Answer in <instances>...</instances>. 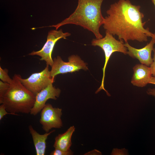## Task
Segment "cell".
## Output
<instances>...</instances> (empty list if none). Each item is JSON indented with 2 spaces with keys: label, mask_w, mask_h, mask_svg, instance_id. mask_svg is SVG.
I'll return each instance as SVG.
<instances>
[{
  "label": "cell",
  "mask_w": 155,
  "mask_h": 155,
  "mask_svg": "<svg viewBox=\"0 0 155 155\" xmlns=\"http://www.w3.org/2000/svg\"><path fill=\"white\" fill-rule=\"evenodd\" d=\"M140 8V6L132 4L129 0H119L106 11L104 28L125 43L129 40L147 41L153 33L149 28L144 27L146 22H143L144 15Z\"/></svg>",
  "instance_id": "6da1fadb"
},
{
  "label": "cell",
  "mask_w": 155,
  "mask_h": 155,
  "mask_svg": "<svg viewBox=\"0 0 155 155\" xmlns=\"http://www.w3.org/2000/svg\"><path fill=\"white\" fill-rule=\"evenodd\" d=\"M104 0H78V6L74 12L61 22L49 26L57 30L61 26L67 24L80 26L91 32L96 38L103 37L100 32V27L103 24L104 18L102 13L101 7Z\"/></svg>",
  "instance_id": "7a4b0ae2"
},
{
  "label": "cell",
  "mask_w": 155,
  "mask_h": 155,
  "mask_svg": "<svg viewBox=\"0 0 155 155\" xmlns=\"http://www.w3.org/2000/svg\"><path fill=\"white\" fill-rule=\"evenodd\" d=\"M20 75H14L9 88L0 96V104H4L9 113L29 114L34 105L36 95L21 83Z\"/></svg>",
  "instance_id": "3957f363"
},
{
  "label": "cell",
  "mask_w": 155,
  "mask_h": 155,
  "mask_svg": "<svg viewBox=\"0 0 155 155\" xmlns=\"http://www.w3.org/2000/svg\"><path fill=\"white\" fill-rule=\"evenodd\" d=\"M124 44L123 41L117 40L113 35L106 31L105 32V35L104 37L99 39H93L92 40V45L100 47L104 52L105 57V62L102 68L103 76L101 84L96 92V94L103 90L105 91L108 96H110L105 89L104 86L106 66L111 56L113 53L119 52L125 55L127 54V49L125 46Z\"/></svg>",
  "instance_id": "277c9868"
},
{
  "label": "cell",
  "mask_w": 155,
  "mask_h": 155,
  "mask_svg": "<svg viewBox=\"0 0 155 155\" xmlns=\"http://www.w3.org/2000/svg\"><path fill=\"white\" fill-rule=\"evenodd\" d=\"M68 61L65 62L61 57L57 56L53 60V63L50 71V76L53 80L60 74L72 73L80 69H88L86 63L77 55H72L68 58Z\"/></svg>",
  "instance_id": "5b68a950"
},
{
  "label": "cell",
  "mask_w": 155,
  "mask_h": 155,
  "mask_svg": "<svg viewBox=\"0 0 155 155\" xmlns=\"http://www.w3.org/2000/svg\"><path fill=\"white\" fill-rule=\"evenodd\" d=\"M71 35V33L68 32H63L61 29L59 30H51L49 32L46 41L41 49L38 51H33L29 55L40 56V60L44 61L46 65L52 67L54 62L52 54L55 43L60 39H65Z\"/></svg>",
  "instance_id": "8992f818"
},
{
  "label": "cell",
  "mask_w": 155,
  "mask_h": 155,
  "mask_svg": "<svg viewBox=\"0 0 155 155\" xmlns=\"http://www.w3.org/2000/svg\"><path fill=\"white\" fill-rule=\"evenodd\" d=\"M49 66L46 65L43 70L32 74L26 79L22 78L20 75L19 78L20 81L28 90L36 95L42 90L54 82V80L51 77Z\"/></svg>",
  "instance_id": "52a82bcc"
},
{
  "label": "cell",
  "mask_w": 155,
  "mask_h": 155,
  "mask_svg": "<svg viewBox=\"0 0 155 155\" xmlns=\"http://www.w3.org/2000/svg\"><path fill=\"white\" fill-rule=\"evenodd\" d=\"M62 110L53 107L49 103L46 104L41 111L39 122L45 132H49L52 129H59L63 126L61 119Z\"/></svg>",
  "instance_id": "ba28073f"
},
{
  "label": "cell",
  "mask_w": 155,
  "mask_h": 155,
  "mask_svg": "<svg viewBox=\"0 0 155 155\" xmlns=\"http://www.w3.org/2000/svg\"><path fill=\"white\" fill-rule=\"evenodd\" d=\"M52 84H49L36 95L35 101L31 111L30 114L34 116L36 115L45 106L48 100H56L59 97L61 90L58 88H55Z\"/></svg>",
  "instance_id": "9c48e42d"
},
{
  "label": "cell",
  "mask_w": 155,
  "mask_h": 155,
  "mask_svg": "<svg viewBox=\"0 0 155 155\" xmlns=\"http://www.w3.org/2000/svg\"><path fill=\"white\" fill-rule=\"evenodd\" d=\"M155 44L154 39L152 38L148 43L140 49H137L131 46L128 42L125 43L124 44L127 49V54L132 58L137 59L141 64L149 67L153 61L151 54Z\"/></svg>",
  "instance_id": "30bf717a"
},
{
  "label": "cell",
  "mask_w": 155,
  "mask_h": 155,
  "mask_svg": "<svg viewBox=\"0 0 155 155\" xmlns=\"http://www.w3.org/2000/svg\"><path fill=\"white\" fill-rule=\"evenodd\" d=\"M133 73L131 81L134 86L143 87L149 84L152 74L150 67L142 64H137L133 68Z\"/></svg>",
  "instance_id": "8fae6325"
},
{
  "label": "cell",
  "mask_w": 155,
  "mask_h": 155,
  "mask_svg": "<svg viewBox=\"0 0 155 155\" xmlns=\"http://www.w3.org/2000/svg\"><path fill=\"white\" fill-rule=\"evenodd\" d=\"M28 129L31 134L36 155L45 154L46 148V140L48 137L55 131L53 130L43 134H40L37 132L32 125L28 126Z\"/></svg>",
  "instance_id": "7c38bea8"
},
{
  "label": "cell",
  "mask_w": 155,
  "mask_h": 155,
  "mask_svg": "<svg viewBox=\"0 0 155 155\" xmlns=\"http://www.w3.org/2000/svg\"><path fill=\"white\" fill-rule=\"evenodd\" d=\"M75 128L74 126H71L65 133L59 134L55 138L53 147L65 151L70 150L72 144L71 138Z\"/></svg>",
  "instance_id": "4fadbf2b"
},
{
  "label": "cell",
  "mask_w": 155,
  "mask_h": 155,
  "mask_svg": "<svg viewBox=\"0 0 155 155\" xmlns=\"http://www.w3.org/2000/svg\"><path fill=\"white\" fill-rule=\"evenodd\" d=\"M8 70L5 68L3 69L0 66V79L4 82L10 84L12 82V79H11L8 75Z\"/></svg>",
  "instance_id": "5bb4252c"
},
{
  "label": "cell",
  "mask_w": 155,
  "mask_h": 155,
  "mask_svg": "<svg viewBox=\"0 0 155 155\" xmlns=\"http://www.w3.org/2000/svg\"><path fill=\"white\" fill-rule=\"evenodd\" d=\"M73 152L70 149L67 151H65L58 149L52 151L50 153V155H71L73 154Z\"/></svg>",
  "instance_id": "9a60e30c"
},
{
  "label": "cell",
  "mask_w": 155,
  "mask_h": 155,
  "mask_svg": "<svg viewBox=\"0 0 155 155\" xmlns=\"http://www.w3.org/2000/svg\"><path fill=\"white\" fill-rule=\"evenodd\" d=\"M7 114H11L13 115H19L18 114H15L8 112L6 110L4 105L1 104L0 105V120Z\"/></svg>",
  "instance_id": "2e32d148"
},
{
  "label": "cell",
  "mask_w": 155,
  "mask_h": 155,
  "mask_svg": "<svg viewBox=\"0 0 155 155\" xmlns=\"http://www.w3.org/2000/svg\"><path fill=\"white\" fill-rule=\"evenodd\" d=\"M10 84L0 80V96H2L7 90Z\"/></svg>",
  "instance_id": "e0dca14e"
},
{
  "label": "cell",
  "mask_w": 155,
  "mask_h": 155,
  "mask_svg": "<svg viewBox=\"0 0 155 155\" xmlns=\"http://www.w3.org/2000/svg\"><path fill=\"white\" fill-rule=\"evenodd\" d=\"M153 51V62L150 66V68L151 69L152 75L155 77V48L154 49Z\"/></svg>",
  "instance_id": "ac0fdd59"
},
{
  "label": "cell",
  "mask_w": 155,
  "mask_h": 155,
  "mask_svg": "<svg viewBox=\"0 0 155 155\" xmlns=\"http://www.w3.org/2000/svg\"><path fill=\"white\" fill-rule=\"evenodd\" d=\"M147 93L149 95H151L155 96V88H148L147 91Z\"/></svg>",
  "instance_id": "d6986e66"
},
{
  "label": "cell",
  "mask_w": 155,
  "mask_h": 155,
  "mask_svg": "<svg viewBox=\"0 0 155 155\" xmlns=\"http://www.w3.org/2000/svg\"><path fill=\"white\" fill-rule=\"evenodd\" d=\"M149 84H152L155 85V77L152 76L150 81Z\"/></svg>",
  "instance_id": "ffe728a7"
},
{
  "label": "cell",
  "mask_w": 155,
  "mask_h": 155,
  "mask_svg": "<svg viewBox=\"0 0 155 155\" xmlns=\"http://www.w3.org/2000/svg\"><path fill=\"white\" fill-rule=\"evenodd\" d=\"M151 38L154 39L155 42V33H153V35Z\"/></svg>",
  "instance_id": "44dd1931"
},
{
  "label": "cell",
  "mask_w": 155,
  "mask_h": 155,
  "mask_svg": "<svg viewBox=\"0 0 155 155\" xmlns=\"http://www.w3.org/2000/svg\"><path fill=\"white\" fill-rule=\"evenodd\" d=\"M151 1L154 5L155 9V0H151Z\"/></svg>",
  "instance_id": "7402d4cb"
}]
</instances>
